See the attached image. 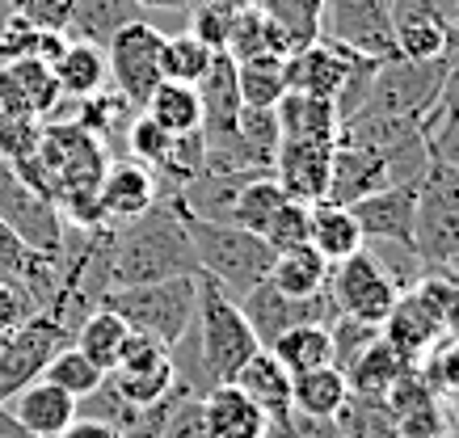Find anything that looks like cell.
<instances>
[{"label": "cell", "mask_w": 459, "mask_h": 438, "mask_svg": "<svg viewBox=\"0 0 459 438\" xmlns=\"http://www.w3.org/2000/svg\"><path fill=\"white\" fill-rule=\"evenodd\" d=\"M110 165V148L89 135L72 118H51L39 131V173L47 198L59 207L64 224L72 228H106L98 202L101 173Z\"/></svg>", "instance_id": "cell-1"}, {"label": "cell", "mask_w": 459, "mask_h": 438, "mask_svg": "<svg viewBox=\"0 0 459 438\" xmlns=\"http://www.w3.org/2000/svg\"><path fill=\"white\" fill-rule=\"evenodd\" d=\"M198 274V257L186 232L178 198H156L152 207L126 224H114L110 236V291L160 279Z\"/></svg>", "instance_id": "cell-2"}, {"label": "cell", "mask_w": 459, "mask_h": 438, "mask_svg": "<svg viewBox=\"0 0 459 438\" xmlns=\"http://www.w3.org/2000/svg\"><path fill=\"white\" fill-rule=\"evenodd\" d=\"M98 308H110L123 316L131 333L160 341L165 350H178L181 338L190 333L198 312V274H181V279H160V283L140 287H114L101 296Z\"/></svg>", "instance_id": "cell-3"}, {"label": "cell", "mask_w": 459, "mask_h": 438, "mask_svg": "<svg viewBox=\"0 0 459 438\" xmlns=\"http://www.w3.org/2000/svg\"><path fill=\"white\" fill-rule=\"evenodd\" d=\"M178 207H181V202H178ZM181 215H186V211H181ZM186 232H190V245H195L198 274H207V279L220 287L223 296L245 299L253 287L270 279L274 249H270L262 236L240 232V228H232V224L195 219V215H186Z\"/></svg>", "instance_id": "cell-4"}, {"label": "cell", "mask_w": 459, "mask_h": 438, "mask_svg": "<svg viewBox=\"0 0 459 438\" xmlns=\"http://www.w3.org/2000/svg\"><path fill=\"white\" fill-rule=\"evenodd\" d=\"M195 321H198V367H203V383H207V388L237 383L240 367H245L262 346L253 338L249 321L240 316L237 299L223 296L207 274H198Z\"/></svg>", "instance_id": "cell-5"}, {"label": "cell", "mask_w": 459, "mask_h": 438, "mask_svg": "<svg viewBox=\"0 0 459 438\" xmlns=\"http://www.w3.org/2000/svg\"><path fill=\"white\" fill-rule=\"evenodd\" d=\"M413 253L426 270H443L459 257V169L430 156V169L418 182L413 215Z\"/></svg>", "instance_id": "cell-6"}, {"label": "cell", "mask_w": 459, "mask_h": 438, "mask_svg": "<svg viewBox=\"0 0 459 438\" xmlns=\"http://www.w3.org/2000/svg\"><path fill=\"white\" fill-rule=\"evenodd\" d=\"M446 68H451V59L409 64V59L388 56L376 68V81H371V93H367L362 110L392 114V118H434L438 114V93H443Z\"/></svg>", "instance_id": "cell-7"}, {"label": "cell", "mask_w": 459, "mask_h": 438, "mask_svg": "<svg viewBox=\"0 0 459 438\" xmlns=\"http://www.w3.org/2000/svg\"><path fill=\"white\" fill-rule=\"evenodd\" d=\"M396 283H392L384 266L367 253L362 245L354 257L337 262L329 270V304H333V316H350V321H367V325H384L388 312L396 308Z\"/></svg>", "instance_id": "cell-8"}, {"label": "cell", "mask_w": 459, "mask_h": 438, "mask_svg": "<svg viewBox=\"0 0 459 438\" xmlns=\"http://www.w3.org/2000/svg\"><path fill=\"white\" fill-rule=\"evenodd\" d=\"M160 43H165V34L143 17L114 30V39L106 43V68H110L114 93H123L135 110H143L152 89L165 81L160 76Z\"/></svg>", "instance_id": "cell-9"}, {"label": "cell", "mask_w": 459, "mask_h": 438, "mask_svg": "<svg viewBox=\"0 0 459 438\" xmlns=\"http://www.w3.org/2000/svg\"><path fill=\"white\" fill-rule=\"evenodd\" d=\"M0 224L34 253H64L68 224H64L59 207L47 194H39L34 185L22 182L4 160H0Z\"/></svg>", "instance_id": "cell-10"}, {"label": "cell", "mask_w": 459, "mask_h": 438, "mask_svg": "<svg viewBox=\"0 0 459 438\" xmlns=\"http://www.w3.org/2000/svg\"><path fill=\"white\" fill-rule=\"evenodd\" d=\"M64 346H72V333L47 312H34L26 325L13 329L9 338L0 341V405H9L22 388L42 380L47 363Z\"/></svg>", "instance_id": "cell-11"}, {"label": "cell", "mask_w": 459, "mask_h": 438, "mask_svg": "<svg viewBox=\"0 0 459 438\" xmlns=\"http://www.w3.org/2000/svg\"><path fill=\"white\" fill-rule=\"evenodd\" d=\"M110 388L123 396L131 409H152L160 405L173 388H178L181 371L173 363V350H165L160 341L143 338V333H131L123 346V358H118V367L106 375Z\"/></svg>", "instance_id": "cell-12"}, {"label": "cell", "mask_w": 459, "mask_h": 438, "mask_svg": "<svg viewBox=\"0 0 459 438\" xmlns=\"http://www.w3.org/2000/svg\"><path fill=\"white\" fill-rule=\"evenodd\" d=\"M237 308H240V316L249 321L253 338H257L262 350L274 346L282 333H291V329H299V325H329V321H333L329 287L316 291V296H307V299H295V296H282L270 279L253 287L245 299H237Z\"/></svg>", "instance_id": "cell-13"}, {"label": "cell", "mask_w": 459, "mask_h": 438, "mask_svg": "<svg viewBox=\"0 0 459 438\" xmlns=\"http://www.w3.org/2000/svg\"><path fill=\"white\" fill-rule=\"evenodd\" d=\"M325 39L359 56H392V0H325Z\"/></svg>", "instance_id": "cell-14"}, {"label": "cell", "mask_w": 459, "mask_h": 438, "mask_svg": "<svg viewBox=\"0 0 459 438\" xmlns=\"http://www.w3.org/2000/svg\"><path fill=\"white\" fill-rule=\"evenodd\" d=\"M329 165H333V140H282L270 177L282 185L287 198L312 207L329 194Z\"/></svg>", "instance_id": "cell-15"}, {"label": "cell", "mask_w": 459, "mask_h": 438, "mask_svg": "<svg viewBox=\"0 0 459 438\" xmlns=\"http://www.w3.org/2000/svg\"><path fill=\"white\" fill-rule=\"evenodd\" d=\"M253 9L265 21L270 56L287 59L325 39V0H253Z\"/></svg>", "instance_id": "cell-16"}, {"label": "cell", "mask_w": 459, "mask_h": 438, "mask_svg": "<svg viewBox=\"0 0 459 438\" xmlns=\"http://www.w3.org/2000/svg\"><path fill=\"white\" fill-rule=\"evenodd\" d=\"M354 56H359V51H350V47H342V43H329V39H320V43L287 56V93L337 101L350 68H354Z\"/></svg>", "instance_id": "cell-17"}, {"label": "cell", "mask_w": 459, "mask_h": 438, "mask_svg": "<svg viewBox=\"0 0 459 438\" xmlns=\"http://www.w3.org/2000/svg\"><path fill=\"white\" fill-rule=\"evenodd\" d=\"M354 224L367 241H388V245H413V215H418V185H388L379 194L362 198L350 207Z\"/></svg>", "instance_id": "cell-18"}, {"label": "cell", "mask_w": 459, "mask_h": 438, "mask_svg": "<svg viewBox=\"0 0 459 438\" xmlns=\"http://www.w3.org/2000/svg\"><path fill=\"white\" fill-rule=\"evenodd\" d=\"M392 185V169L388 160L371 148H354V143L333 140V165H329V202L354 207L362 198L379 194Z\"/></svg>", "instance_id": "cell-19"}, {"label": "cell", "mask_w": 459, "mask_h": 438, "mask_svg": "<svg viewBox=\"0 0 459 438\" xmlns=\"http://www.w3.org/2000/svg\"><path fill=\"white\" fill-rule=\"evenodd\" d=\"M160 190H156V177L143 169L140 160H131V156H118L106 165L101 173V185H98V202H101V215H106V224H126V219H135L152 207Z\"/></svg>", "instance_id": "cell-20"}, {"label": "cell", "mask_w": 459, "mask_h": 438, "mask_svg": "<svg viewBox=\"0 0 459 438\" xmlns=\"http://www.w3.org/2000/svg\"><path fill=\"white\" fill-rule=\"evenodd\" d=\"M443 333H446L443 321H438V316H434V312L426 308L413 291H404V296L396 299V308L388 312V321L379 325V338L401 354L404 367H418L421 358L434 350V341L443 338Z\"/></svg>", "instance_id": "cell-21"}, {"label": "cell", "mask_w": 459, "mask_h": 438, "mask_svg": "<svg viewBox=\"0 0 459 438\" xmlns=\"http://www.w3.org/2000/svg\"><path fill=\"white\" fill-rule=\"evenodd\" d=\"M4 409L13 413L34 438H59L76 417H81V400L68 396L64 388H56V383L34 380L30 388H22Z\"/></svg>", "instance_id": "cell-22"}, {"label": "cell", "mask_w": 459, "mask_h": 438, "mask_svg": "<svg viewBox=\"0 0 459 438\" xmlns=\"http://www.w3.org/2000/svg\"><path fill=\"white\" fill-rule=\"evenodd\" d=\"M198 106H203V143L211 140H223V135H232L237 131V118H240V89H237V64L223 56L211 59L207 76L198 81Z\"/></svg>", "instance_id": "cell-23"}, {"label": "cell", "mask_w": 459, "mask_h": 438, "mask_svg": "<svg viewBox=\"0 0 459 438\" xmlns=\"http://www.w3.org/2000/svg\"><path fill=\"white\" fill-rule=\"evenodd\" d=\"M203 422L207 438H265V413L240 392L237 383L203 392Z\"/></svg>", "instance_id": "cell-24"}, {"label": "cell", "mask_w": 459, "mask_h": 438, "mask_svg": "<svg viewBox=\"0 0 459 438\" xmlns=\"http://www.w3.org/2000/svg\"><path fill=\"white\" fill-rule=\"evenodd\" d=\"M237 388L265 413V422H270V425L287 422V417L295 413L291 409V375H287V367H282L270 350H257L249 363L240 367Z\"/></svg>", "instance_id": "cell-25"}, {"label": "cell", "mask_w": 459, "mask_h": 438, "mask_svg": "<svg viewBox=\"0 0 459 438\" xmlns=\"http://www.w3.org/2000/svg\"><path fill=\"white\" fill-rule=\"evenodd\" d=\"M307 245H312L329 266H337V262H346V257L359 253L362 232H359V224H354L350 207L329 202V198L312 202V207H307Z\"/></svg>", "instance_id": "cell-26"}, {"label": "cell", "mask_w": 459, "mask_h": 438, "mask_svg": "<svg viewBox=\"0 0 459 438\" xmlns=\"http://www.w3.org/2000/svg\"><path fill=\"white\" fill-rule=\"evenodd\" d=\"M51 72H56V85H59V93H64L68 101L93 98V93H101V89H106V81H110L106 51H101V47H93V43H76V39H68V43H64L59 59L51 64Z\"/></svg>", "instance_id": "cell-27"}, {"label": "cell", "mask_w": 459, "mask_h": 438, "mask_svg": "<svg viewBox=\"0 0 459 438\" xmlns=\"http://www.w3.org/2000/svg\"><path fill=\"white\" fill-rule=\"evenodd\" d=\"M72 338H76L72 346H76L101 375H110V371L118 367V358H123V346H126V338H131V329H126V321L114 316L110 308H93L81 325H76Z\"/></svg>", "instance_id": "cell-28"}, {"label": "cell", "mask_w": 459, "mask_h": 438, "mask_svg": "<svg viewBox=\"0 0 459 438\" xmlns=\"http://www.w3.org/2000/svg\"><path fill=\"white\" fill-rule=\"evenodd\" d=\"M140 9L131 0H72V17L64 39L76 43H93L106 51V43L114 39V30H123L126 21H135Z\"/></svg>", "instance_id": "cell-29"}, {"label": "cell", "mask_w": 459, "mask_h": 438, "mask_svg": "<svg viewBox=\"0 0 459 438\" xmlns=\"http://www.w3.org/2000/svg\"><path fill=\"white\" fill-rule=\"evenodd\" d=\"M282 140H337V110L325 98H304V93H282L274 106Z\"/></svg>", "instance_id": "cell-30"}, {"label": "cell", "mask_w": 459, "mask_h": 438, "mask_svg": "<svg viewBox=\"0 0 459 438\" xmlns=\"http://www.w3.org/2000/svg\"><path fill=\"white\" fill-rule=\"evenodd\" d=\"M346 375L337 367H316V371H299L291 375V409L304 417H325L333 422L337 409L346 405Z\"/></svg>", "instance_id": "cell-31"}, {"label": "cell", "mask_w": 459, "mask_h": 438, "mask_svg": "<svg viewBox=\"0 0 459 438\" xmlns=\"http://www.w3.org/2000/svg\"><path fill=\"white\" fill-rule=\"evenodd\" d=\"M143 114L152 118L165 135H195L203 127V106H198V89L195 85H173V81H160L152 89V98L143 101Z\"/></svg>", "instance_id": "cell-32"}, {"label": "cell", "mask_w": 459, "mask_h": 438, "mask_svg": "<svg viewBox=\"0 0 459 438\" xmlns=\"http://www.w3.org/2000/svg\"><path fill=\"white\" fill-rule=\"evenodd\" d=\"M329 262L312 249V245H299V249H287V253H274V266H270V283L279 287L282 296L307 299L329 287Z\"/></svg>", "instance_id": "cell-33"}, {"label": "cell", "mask_w": 459, "mask_h": 438, "mask_svg": "<svg viewBox=\"0 0 459 438\" xmlns=\"http://www.w3.org/2000/svg\"><path fill=\"white\" fill-rule=\"evenodd\" d=\"M342 438H401V417L392 413L384 396H346V405L333 417Z\"/></svg>", "instance_id": "cell-34"}, {"label": "cell", "mask_w": 459, "mask_h": 438, "mask_svg": "<svg viewBox=\"0 0 459 438\" xmlns=\"http://www.w3.org/2000/svg\"><path fill=\"white\" fill-rule=\"evenodd\" d=\"M404 371H409V367L401 363V354L379 338V341H371V346H367L354 363H350L346 388L354 396H388V388L401 380Z\"/></svg>", "instance_id": "cell-35"}, {"label": "cell", "mask_w": 459, "mask_h": 438, "mask_svg": "<svg viewBox=\"0 0 459 438\" xmlns=\"http://www.w3.org/2000/svg\"><path fill=\"white\" fill-rule=\"evenodd\" d=\"M265 350L279 358L287 375L299 371H316V367H333V346H329V325H299L291 333H282L274 346Z\"/></svg>", "instance_id": "cell-36"}, {"label": "cell", "mask_w": 459, "mask_h": 438, "mask_svg": "<svg viewBox=\"0 0 459 438\" xmlns=\"http://www.w3.org/2000/svg\"><path fill=\"white\" fill-rule=\"evenodd\" d=\"M0 68H4V76L13 81V89L22 93V101H26L30 110H34L39 123L56 118L64 93H59V85H56L51 64H42V59H17V64H0Z\"/></svg>", "instance_id": "cell-37"}, {"label": "cell", "mask_w": 459, "mask_h": 438, "mask_svg": "<svg viewBox=\"0 0 459 438\" xmlns=\"http://www.w3.org/2000/svg\"><path fill=\"white\" fill-rule=\"evenodd\" d=\"M237 89H240V106H253V110H274L279 98L287 93V59L257 56V59L237 64Z\"/></svg>", "instance_id": "cell-38"}, {"label": "cell", "mask_w": 459, "mask_h": 438, "mask_svg": "<svg viewBox=\"0 0 459 438\" xmlns=\"http://www.w3.org/2000/svg\"><path fill=\"white\" fill-rule=\"evenodd\" d=\"M64 34L30 26L22 13H9V21L0 26V64H17V59H42V64H56L64 51Z\"/></svg>", "instance_id": "cell-39"}, {"label": "cell", "mask_w": 459, "mask_h": 438, "mask_svg": "<svg viewBox=\"0 0 459 438\" xmlns=\"http://www.w3.org/2000/svg\"><path fill=\"white\" fill-rule=\"evenodd\" d=\"M211 59H215V51L207 43H198L190 30H181L173 39L165 34V43H160V76L173 81V85H198L207 76Z\"/></svg>", "instance_id": "cell-40"}, {"label": "cell", "mask_w": 459, "mask_h": 438, "mask_svg": "<svg viewBox=\"0 0 459 438\" xmlns=\"http://www.w3.org/2000/svg\"><path fill=\"white\" fill-rule=\"evenodd\" d=\"M282 202H287L282 185L274 182L270 173H262V177H253V182L240 190L228 224L240 228V232H253V236H265V228H270V219H274V211H279Z\"/></svg>", "instance_id": "cell-41"}, {"label": "cell", "mask_w": 459, "mask_h": 438, "mask_svg": "<svg viewBox=\"0 0 459 438\" xmlns=\"http://www.w3.org/2000/svg\"><path fill=\"white\" fill-rule=\"evenodd\" d=\"M392 56L409 64H438L451 59V30L434 21H401L392 26Z\"/></svg>", "instance_id": "cell-42"}, {"label": "cell", "mask_w": 459, "mask_h": 438, "mask_svg": "<svg viewBox=\"0 0 459 438\" xmlns=\"http://www.w3.org/2000/svg\"><path fill=\"white\" fill-rule=\"evenodd\" d=\"M42 380L56 383V388H64V392L76 396V400H84L89 392H98L106 375H101V371L93 367V363H89V358H84V354L76 350V346H64V350H59L56 358L47 363Z\"/></svg>", "instance_id": "cell-43"}, {"label": "cell", "mask_w": 459, "mask_h": 438, "mask_svg": "<svg viewBox=\"0 0 459 438\" xmlns=\"http://www.w3.org/2000/svg\"><path fill=\"white\" fill-rule=\"evenodd\" d=\"M126 152H131V160H140L152 177H160L169 156H173V135H165L148 114H135L131 127H126Z\"/></svg>", "instance_id": "cell-44"}, {"label": "cell", "mask_w": 459, "mask_h": 438, "mask_svg": "<svg viewBox=\"0 0 459 438\" xmlns=\"http://www.w3.org/2000/svg\"><path fill=\"white\" fill-rule=\"evenodd\" d=\"M418 375L426 380V388H430L434 396L459 392V338L443 333V338L434 341V350L418 363Z\"/></svg>", "instance_id": "cell-45"}, {"label": "cell", "mask_w": 459, "mask_h": 438, "mask_svg": "<svg viewBox=\"0 0 459 438\" xmlns=\"http://www.w3.org/2000/svg\"><path fill=\"white\" fill-rule=\"evenodd\" d=\"M371 341H379V325H367V321H350V316H333L329 321V346H333V367L346 375L350 363L359 358Z\"/></svg>", "instance_id": "cell-46"}, {"label": "cell", "mask_w": 459, "mask_h": 438, "mask_svg": "<svg viewBox=\"0 0 459 438\" xmlns=\"http://www.w3.org/2000/svg\"><path fill=\"white\" fill-rule=\"evenodd\" d=\"M262 241L270 245L274 253H287V249L307 245V207H304V202L287 198L279 211H274V219H270V228H265Z\"/></svg>", "instance_id": "cell-47"}, {"label": "cell", "mask_w": 459, "mask_h": 438, "mask_svg": "<svg viewBox=\"0 0 459 438\" xmlns=\"http://www.w3.org/2000/svg\"><path fill=\"white\" fill-rule=\"evenodd\" d=\"M223 56L232 59V64L270 56V51H265V21H262L257 9H245V13L232 17V30H228V47H223Z\"/></svg>", "instance_id": "cell-48"}, {"label": "cell", "mask_w": 459, "mask_h": 438, "mask_svg": "<svg viewBox=\"0 0 459 438\" xmlns=\"http://www.w3.org/2000/svg\"><path fill=\"white\" fill-rule=\"evenodd\" d=\"M401 21H434V26L455 30L459 0H392V26Z\"/></svg>", "instance_id": "cell-49"}, {"label": "cell", "mask_w": 459, "mask_h": 438, "mask_svg": "<svg viewBox=\"0 0 459 438\" xmlns=\"http://www.w3.org/2000/svg\"><path fill=\"white\" fill-rule=\"evenodd\" d=\"M232 17L237 13H223V9H211V4H190V34L198 43H207L215 56L228 47V30H232Z\"/></svg>", "instance_id": "cell-50"}, {"label": "cell", "mask_w": 459, "mask_h": 438, "mask_svg": "<svg viewBox=\"0 0 459 438\" xmlns=\"http://www.w3.org/2000/svg\"><path fill=\"white\" fill-rule=\"evenodd\" d=\"M39 312V304L30 299V291L13 279H0V338H9L13 329H22Z\"/></svg>", "instance_id": "cell-51"}, {"label": "cell", "mask_w": 459, "mask_h": 438, "mask_svg": "<svg viewBox=\"0 0 459 438\" xmlns=\"http://www.w3.org/2000/svg\"><path fill=\"white\" fill-rule=\"evenodd\" d=\"M265 438H342L333 422L325 417H304V413H291L287 422L265 425Z\"/></svg>", "instance_id": "cell-52"}, {"label": "cell", "mask_w": 459, "mask_h": 438, "mask_svg": "<svg viewBox=\"0 0 459 438\" xmlns=\"http://www.w3.org/2000/svg\"><path fill=\"white\" fill-rule=\"evenodd\" d=\"M430 156L451 165V169H459V123H443L438 118V127L430 131Z\"/></svg>", "instance_id": "cell-53"}, {"label": "cell", "mask_w": 459, "mask_h": 438, "mask_svg": "<svg viewBox=\"0 0 459 438\" xmlns=\"http://www.w3.org/2000/svg\"><path fill=\"white\" fill-rule=\"evenodd\" d=\"M438 118L443 123H459V59H451L443 81V93H438Z\"/></svg>", "instance_id": "cell-54"}, {"label": "cell", "mask_w": 459, "mask_h": 438, "mask_svg": "<svg viewBox=\"0 0 459 438\" xmlns=\"http://www.w3.org/2000/svg\"><path fill=\"white\" fill-rule=\"evenodd\" d=\"M59 438H123V430H114L110 422H98V417H76Z\"/></svg>", "instance_id": "cell-55"}, {"label": "cell", "mask_w": 459, "mask_h": 438, "mask_svg": "<svg viewBox=\"0 0 459 438\" xmlns=\"http://www.w3.org/2000/svg\"><path fill=\"white\" fill-rule=\"evenodd\" d=\"M438 409H443L446 438H459V392H451V396H438Z\"/></svg>", "instance_id": "cell-56"}, {"label": "cell", "mask_w": 459, "mask_h": 438, "mask_svg": "<svg viewBox=\"0 0 459 438\" xmlns=\"http://www.w3.org/2000/svg\"><path fill=\"white\" fill-rule=\"evenodd\" d=\"M0 438H34V434H30L26 425H22V422L13 417V413L0 405Z\"/></svg>", "instance_id": "cell-57"}, {"label": "cell", "mask_w": 459, "mask_h": 438, "mask_svg": "<svg viewBox=\"0 0 459 438\" xmlns=\"http://www.w3.org/2000/svg\"><path fill=\"white\" fill-rule=\"evenodd\" d=\"M195 4H211V9H223V13H245V9H253V0H195Z\"/></svg>", "instance_id": "cell-58"}, {"label": "cell", "mask_w": 459, "mask_h": 438, "mask_svg": "<svg viewBox=\"0 0 459 438\" xmlns=\"http://www.w3.org/2000/svg\"><path fill=\"white\" fill-rule=\"evenodd\" d=\"M135 9H190L195 0H131Z\"/></svg>", "instance_id": "cell-59"}, {"label": "cell", "mask_w": 459, "mask_h": 438, "mask_svg": "<svg viewBox=\"0 0 459 438\" xmlns=\"http://www.w3.org/2000/svg\"><path fill=\"white\" fill-rule=\"evenodd\" d=\"M438 274H446V279H451V283L459 287V257H455V262H451V266H443V270H438Z\"/></svg>", "instance_id": "cell-60"}, {"label": "cell", "mask_w": 459, "mask_h": 438, "mask_svg": "<svg viewBox=\"0 0 459 438\" xmlns=\"http://www.w3.org/2000/svg\"><path fill=\"white\" fill-rule=\"evenodd\" d=\"M451 59H459V21H455V30H451Z\"/></svg>", "instance_id": "cell-61"}, {"label": "cell", "mask_w": 459, "mask_h": 438, "mask_svg": "<svg viewBox=\"0 0 459 438\" xmlns=\"http://www.w3.org/2000/svg\"><path fill=\"white\" fill-rule=\"evenodd\" d=\"M9 4H13V9H22V4H26V0H9Z\"/></svg>", "instance_id": "cell-62"}, {"label": "cell", "mask_w": 459, "mask_h": 438, "mask_svg": "<svg viewBox=\"0 0 459 438\" xmlns=\"http://www.w3.org/2000/svg\"><path fill=\"white\" fill-rule=\"evenodd\" d=\"M0 341H4V338H0Z\"/></svg>", "instance_id": "cell-63"}]
</instances>
